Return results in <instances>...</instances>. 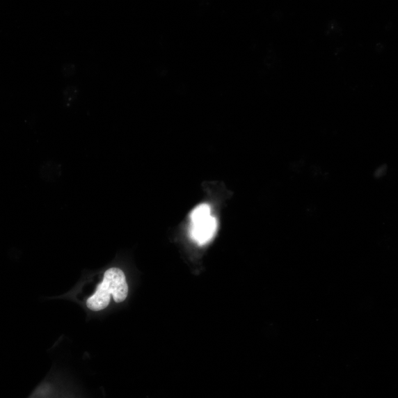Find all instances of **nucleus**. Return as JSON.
<instances>
[{
  "instance_id": "obj_1",
  "label": "nucleus",
  "mask_w": 398,
  "mask_h": 398,
  "mask_svg": "<svg viewBox=\"0 0 398 398\" xmlns=\"http://www.w3.org/2000/svg\"><path fill=\"white\" fill-rule=\"evenodd\" d=\"M128 294L125 273L119 268H110L104 273V280L95 293L87 300L86 305L93 312H100L109 305L111 295L114 301L120 303L126 300Z\"/></svg>"
},
{
  "instance_id": "obj_2",
  "label": "nucleus",
  "mask_w": 398,
  "mask_h": 398,
  "mask_svg": "<svg viewBox=\"0 0 398 398\" xmlns=\"http://www.w3.org/2000/svg\"><path fill=\"white\" fill-rule=\"evenodd\" d=\"M190 234L192 239L199 245H204L212 240L217 231L216 218L211 215L208 205L197 206L191 214Z\"/></svg>"
}]
</instances>
